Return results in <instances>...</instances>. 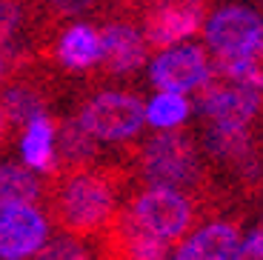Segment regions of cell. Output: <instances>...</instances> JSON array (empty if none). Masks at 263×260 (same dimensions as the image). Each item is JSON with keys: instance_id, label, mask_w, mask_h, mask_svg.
Here are the masks:
<instances>
[{"instance_id": "cell-1", "label": "cell", "mask_w": 263, "mask_h": 260, "mask_svg": "<svg viewBox=\"0 0 263 260\" xmlns=\"http://www.w3.org/2000/svg\"><path fill=\"white\" fill-rule=\"evenodd\" d=\"M126 175L109 166H89L80 172L49 175V217L66 234L74 237H98L118 217V195Z\"/></svg>"}, {"instance_id": "cell-10", "label": "cell", "mask_w": 263, "mask_h": 260, "mask_svg": "<svg viewBox=\"0 0 263 260\" xmlns=\"http://www.w3.org/2000/svg\"><path fill=\"white\" fill-rule=\"evenodd\" d=\"M49 240L46 215L29 206L0 209V260H29Z\"/></svg>"}, {"instance_id": "cell-11", "label": "cell", "mask_w": 263, "mask_h": 260, "mask_svg": "<svg viewBox=\"0 0 263 260\" xmlns=\"http://www.w3.org/2000/svg\"><path fill=\"white\" fill-rule=\"evenodd\" d=\"M100 32V72L106 78L135 75L146 63V38L129 20H106Z\"/></svg>"}, {"instance_id": "cell-18", "label": "cell", "mask_w": 263, "mask_h": 260, "mask_svg": "<svg viewBox=\"0 0 263 260\" xmlns=\"http://www.w3.org/2000/svg\"><path fill=\"white\" fill-rule=\"evenodd\" d=\"M212 72L263 91V40L246 54H217Z\"/></svg>"}, {"instance_id": "cell-21", "label": "cell", "mask_w": 263, "mask_h": 260, "mask_svg": "<svg viewBox=\"0 0 263 260\" xmlns=\"http://www.w3.org/2000/svg\"><path fill=\"white\" fill-rule=\"evenodd\" d=\"M32 260H98V254L86 246L83 237H74V234L63 232L60 237L43 243V249Z\"/></svg>"}, {"instance_id": "cell-22", "label": "cell", "mask_w": 263, "mask_h": 260, "mask_svg": "<svg viewBox=\"0 0 263 260\" xmlns=\"http://www.w3.org/2000/svg\"><path fill=\"white\" fill-rule=\"evenodd\" d=\"M46 3L54 17H80L103 6V0H46Z\"/></svg>"}, {"instance_id": "cell-5", "label": "cell", "mask_w": 263, "mask_h": 260, "mask_svg": "<svg viewBox=\"0 0 263 260\" xmlns=\"http://www.w3.org/2000/svg\"><path fill=\"white\" fill-rule=\"evenodd\" d=\"M129 209L149 232L163 237L166 243L180 240L197 217L192 197H186L180 189H163V186H149L146 192H140Z\"/></svg>"}, {"instance_id": "cell-17", "label": "cell", "mask_w": 263, "mask_h": 260, "mask_svg": "<svg viewBox=\"0 0 263 260\" xmlns=\"http://www.w3.org/2000/svg\"><path fill=\"white\" fill-rule=\"evenodd\" d=\"M43 195V183L26 166L0 163V209L6 206H29Z\"/></svg>"}, {"instance_id": "cell-13", "label": "cell", "mask_w": 263, "mask_h": 260, "mask_svg": "<svg viewBox=\"0 0 263 260\" xmlns=\"http://www.w3.org/2000/svg\"><path fill=\"white\" fill-rule=\"evenodd\" d=\"M54 149H58V169L52 175L80 172L95 166V160H98V137L86 132V126L78 120V115L60 117L58 135H54Z\"/></svg>"}, {"instance_id": "cell-9", "label": "cell", "mask_w": 263, "mask_h": 260, "mask_svg": "<svg viewBox=\"0 0 263 260\" xmlns=\"http://www.w3.org/2000/svg\"><path fill=\"white\" fill-rule=\"evenodd\" d=\"M206 26V43L215 54H246L263 40V20L246 6L217 9Z\"/></svg>"}, {"instance_id": "cell-25", "label": "cell", "mask_w": 263, "mask_h": 260, "mask_svg": "<svg viewBox=\"0 0 263 260\" xmlns=\"http://www.w3.org/2000/svg\"><path fill=\"white\" fill-rule=\"evenodd\" d=\"M6 58H3V54H0V80H3V78H6Z\"/></svg>"}, {"instance_id": "cell-19", "label": "cell", "mask_w": 263, "mask_h": 260, "mask_svg": "<svg viewBox=\"0 0 263 260\" xmlns=\"http://www.w3.org/2000/svg\"><path fill=\"white\" fill-rule=\"evenodd\" d=\"M189 117V100L180 91H160L146 106V123L152 129H175Z\"/></svg>"}, {"instance_id": "cell-16", "label": "cell", "mask_w": 263, "mask_h": 260, "mask_svg": "<svg viewBox=\"0 0 263 260\" xmlns=\"http://www.w3.org/2000/svg\"><path fill=\"white\" fill-rule=\"evenodd\" d=\"M54 135H58V123L49 115L34 117L32 123L23 129V140H20V157L29 169L46 172L52 175L58 169V149H54Z\"/></svg>"}, {"instance_id": "cell-23", "label": "cell", "mask_w": 263, "mask_h": 260, "mask_svg": "<svg viewBox=\"0 0 263 260\" xmlns=\"http://www.w3.org/2000/svg\"><path fill=\"white\" fill-rule=\"evenodd\" d=\"M232 260H263V229L260 232H252L246 237V243H240L235 249Z\"/></svg>"}, {"instance_id": "cell-15", "label": "cell", "mask_w": 263, "mask_h": 260, "mask_svg": "<svg viewBox=\"0 0 263 260\" xmlns=\"http://www.w3.org/2000/svg\"><path fill=\"white\" fill-rule=\"evenodd\" d=\"M237 243V226L226 220L197 229L189 240L175 252L172 260H232Z\"/></svg>"}, {"instance_id": "cell-20", "label": "cell", "mask_w": 263, "mask_h": 260, "mask_svg": "<svg viewBox=\"0 0 263 260\" xmlns=\"http://www.w3.org/2000/svg\"><path fill=\"white\" fill-rule=\"evenodd\" d=\"M26 23V3L23 0H0V54L6 58V63H12L17 54L14 38L20 34Z\"/></svg>"}, {"instance_id": "cell-3", "label": "cell", "mask_w": 263, "mask_h": 260, "mask_svg": "<svg viewBox=\"0 0 263 260\" xmlns=\"http://www.w3.org/2000/svg\"><path fill=\"white\" fill-rule=\"evenodd\" d=\"M78 120L86 126L89 135L103 140V143H123L143 129L146 106L138 95L106 89L80 106Z\"/></svg>"}, {"instance_id": "cell-24", "label": "cell", "mask_w": 263, "mask_h": 260, "mask_svg": "<svg viewBox=\"0 0 263 260\" xmlns=\"http://www.w3.org/2000/svg\"><path fill=\"white\" fill-rule=\"evenodd\" d=\"M6 132H9V117H6V109H3V103H0V143H3Z\"/></svg>"}, {"instance_id": "cell-4", "label": "cell", "mask_w": 263, "mask_h": 260, "mask_svg": "<svg viewBox=\"0 0 263 260\" xmlns=\"http://www.w3.org/2000/svg\"><path fill=\"white\" fill-rule=\"evenodd\" d=\"M197 109L209 123L249 126L263 109V91L212 72L209 80L197 89Z\"/></svg>"}, {"instance_id": "cell-2", "label": "cell", "mask_w": 263, "mask_h": 260, "mask_svg": "<svg viewBox=\"0 0 263 260\" xmlns=\"http://www.w3.org/2000/svg\"><path fill=\"white\" fill-rule=\"evenodd\" d=\"M138 166L149 186L163 189H197V180L203 175L192 135L175 129H160L155 137H149L138 155Z\"/></svg>"}, {"instance_id": "cell-6", "label": "cell", "mask_w": 263, "mask_h": 260, "mask_svg": "<svg viewBox=\"0 0 263 260\" xmlns=\"http://www.w3.org/2000/svg\"><path fill=\"white\" fill-rule=\"evenodd\" d=\"M209 0H155L143 14V38L152 49H172L200 32Z\"/></svg>"}, {"instance_id": "cell-7", "label": "cell", "mask_w": 263, "mask_h": 260, "mask_svg": "<svg viewBox=\"0 0 263 260\" xmlns=\"http://www.w3.org/2000/svg\"><path fill=\"white\" fill-rule=\"evenodd\" d=\"M169 243L143 226L132 209H120L98 234V260H166Z\"/></svg>"}, {"instance_id": "cell-12", "label": "cell", "mask_w": 263, "mask_h": 260, "mask_svg": "<svg viewBox=\"0 0 263 260\" xmlns=\"http://www.w3.org/2000/svg\"><path fill=\"white\" fill-rule=\"evenodd\" d=\"M49 100H52V91L34 75L23 72L20 78L9 80L3 86V95H0V103L9 117V129H26L34 117L46 115Z\"/></svg>"}, {"instance_id": "cell-8", "label": "cell", "mask_w": 263, "mask_h": 260, "mask_svg": "<svg viewBox=\"0 0 263 260\" xmlns=\"http://www.w3.org/2000/svg\"><path fill=\"white\" fill-rule=\"evenodd\" d=\"M212 75V63L203 46H178V49H163L160 58L152 60L149 78L152 83L163 91H189L200 89Z\"/></svg>"}, {"instance_id": "cell-14", "label": "cell", "mask_w": 263, "mask_h": 260, "mask_svg": "<svg viewBox=\"0 0 263 260\" xmlns=\"http://www.w3.org/2000/svg\"><path fill=\"white\" fill-rule=\"evenodd\" d=\"M54 58L69 72H89L100 63V32L89 23H72L58 34Z\"/></svg>"}]
</instances>
